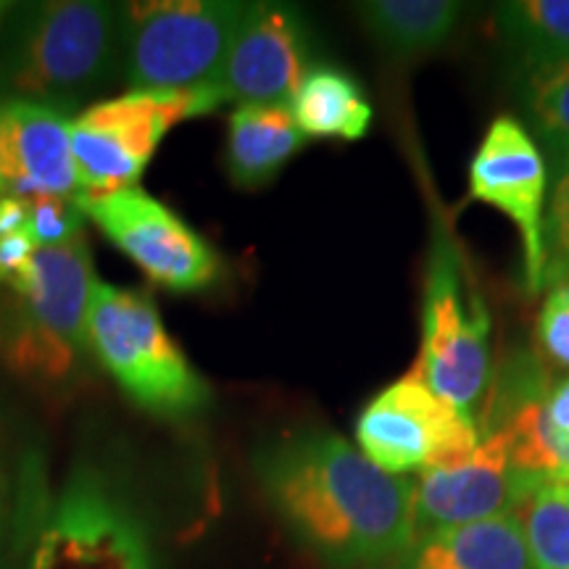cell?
I'll return each mask as SVG.
<instances>
[{"instance_id": "obj_2", "label": "cell", "mask_w": 569, "mask_h": 569, "mask_svg": "<svg viewBox=\"0 0 569 569\" xmlns=\"http://www.w3.org/2000/svg\"><path fill=\"white\" fill-rule=\"evenodd\" d=\"M122 74V6L11 3L0 21V103L71 113Z\"/></svg>"}, {"instance_id": "obj_27", "label": "cell", "mask_w": 569, "mask_h": 569, "mask_svg": "<svg viewBox=\"0 0 569 569\" xmlns=\"http://www.w3.org/2000/svg\"><path fill=\"white\" fill-rule=\"evenodd\" d=\"M9 9H11V3H0V21H3V17L9 13Z\"/></svg>"}, {"instance_id": "obj_17", "label": "cell", "mask_w": 569, "mask_h": 569, "mask_svg": "<svg viewBox=\"0 0 569 569\" xmlns=\"http://www.w3.org/2000/svg\"><path fill=\"white\" fill-rule=\"evenodd\" d=\"M353 11L382 51L419 59L453 38L467 9L457 0H367Z\"/></svg>"}, {"instance_id": "obj_25", "label": "cell", "mask_w": 569, "mask_h": 569, "mask_svg": "<svg viewBox=\"0 0 569 569\" xmlns=\"http://www.w3.org/2000/svg\"><path fill=\"white\" fill-rule=\"evenodd\" d=\"M27 222H30V206H27V201L0 196V238L24 232Z\"/></svg>"}, {"instance_id": "obj_10", "label": "cell", "mask_w": 569, "mask_h": 569, "mask_svg": "<svg viewBox=\"0 0 569 569\" xmlns=\"http://www.w3.org/2000/svg\"><path fill=\"white\" fill-rule=\"evenodd\" d=\"M80 206L111 246L161 288L201 293L222 277L224 264L217 248L142 188H127Z\"/></svg>"}, {"instance_id": "obj_22", "label": "cell", "mask_w": 569, "mask_h": 569, "mask_svg": "<svg viewBox=\"0 0 569 569\" xmlns=\"http://www.w3.org/2000/svg\"><path fill=\"white\" fill-rule=\"evenodd\" d=\"M546 206V288L569 280V156L557 159Z\"/></svg>"}, {"instance_id": "obj_4", "label": "cell", "mask_w": 569, "mask_h": 569, "mask_svg": "<svg viewBox=\"0 0 569 569\" xmlns=\"http://www.w3.org/2000/svg\"><path fill=\"white\" fill-rule=\"evenodd\" d=\"M96 267L88 240L38 248L30 277L11 290L13 303L0 319V353L24 377L63 386L80 375L90 356L88 311Z\"/></svg>"}, {"instance_id": "obj_12", "label": "cell", "mask_w": 569, "mask_h": 569, "mask_svg": "<svg viewBox=\"0 0 569 569\" xmlns=\"http://www.w3.org/2000/svg\"><path fill=\"white\" fill-rule=\"evenodd\" d=\"M309 53V27L301 9L272 0L248 3L217 80L224 103L290 106L311 69Z\"/></svg>"}, {"instance_id": "obj_26", "label": "cell", "mask_w": 569, "mask_h": 569, "mask_svg": "<svg viewBox=\"0 0 569 569\" xmlns=\"http://www.w3.org/2000/svg\"><path fill=\"white\" fill-rule=\"evenodd\" d=\"M3 532H6V472H3V461H0V546H3Z\"/></svg>"}, {"instance_id": "obj_1", "label": "cell", "mask_w": 569, "mask_h": 569, "mask_svg": "<svg viewBox=\"0 0 569 569\" xmlns=\"http://www.w3.org/2000/svg\"><path fill=\"white\" fill-rule=\"evenodd\" d=\"M253 472L290 538L330 569L396 565L415 546L411 478L382 472L338 432L298 427L256 451Z\"/></svg>"}, {"instance_id": "obj_23", "label": "cell", "mask_w": 569, "mask_h": 569, "mask_svg": "<svg viewBox=\"0 0 569 569\" xmlns=\"http://www.w3.org/2000/svg\"><path fill=\"white\" fill-rule=\"evenodd\" d=\"M27 206H30L27 234L38 248L67 246L84 234V213L77 198L42 196L27 201Z\"/></svg>"}, {"instance_id": "obj_19", "label": "cell", "mask_w": 569, "mask_h": 569, "mask_svg": "<svg viewBox=\"0 0 569 569\" xmlns=\"http://www.w3.org/2000/svg\"><path fill=\"white\" fill-rule=\"evenodd\" d=\"M515 101L538 146L569 156V59H517Z\"/></svg>"}, {"instance_id": "obj_6", "label": "cell", "mask_w": 569, "mask_h": 569, "mask_svg": "<svg viewBox=\"0 0 569 569\" xmlns=\"http://www.w3.org/2000/svg\"><path fill=\"white\" fill-rule=\"evenodd\" d=\"M219 106L224 96L217 82L177 92H127L88 106L71 119L80 201L138 188L167 132Z\"/></svg>"}, {"instance_id": "obj_21", "label": "cell", "mask_w": 569, "mask_h": 569, "mask_svg": "<svg viewBox=\"0 0 569 569\" xmlns=\"http://www.w3.org/2000/svg\"><path fill=\"white\" fill-rule=\"evenodd\" d=\"M536 569H569V486H543L522 511Z\"/></svg>"}, {"instance_id": "obj_9", "label": "cell", "mask_w": 569, "mask_h": 569, "mask_svg": "<svg viewBox=\"0 0 569 569\" xmlns=\"http://www.w3.org/2000/svg\"><path fill=\"white\" fill-rule=\"evenodd\" d=\"M27 569H156L151 540L103 475L77 469L42 522Z\"/></svg>"}, {"instance_id": "obj_13", "label": "cell", "mask_w": 569, "mask_h": 569, "mask_svg": "<svg viewBox=\"0 0 569 569\" xmlns=\"http://www.w3.org/2000/svg\"><path fill=\"white\" fill-rule=\"evenodd\" d=\"M411 486L417 536L498 515H519L536 493L511 465L507 440L490 430H480L478 451L467 461L422 469L411 478Z\"/></svg>"}, {"instance_id": "obj_18", "label": "cell", "mask_w": 569, "mask_h": 569, "mask_svg": "<svg viewBox=\"0 0 569 569\" xmlns=\"http://www.w3.org/2000/svg\"><path fill=\"white\" fill-rule=\"evenodd\" d=\"M290 111L298 130L319 140H361L375 117L361 84L336 67L309 69Z\"/></svg>"}, {"instance_id": "obj_8", "label": "cell", "mask_w": 569, "mask_h": 569, "mask_svg": "<svg viewBox=\"0 0 569 569\" xmlns=\"http://www.w3.org/2000/svg\"><path fill=\"white\" fill-rule=\"evenodd\" d=\"M356 446L382 472L409 478L467 461L480 446V425L478 417L443 401L415 367L361 409Z\"/></svg>"}, {"instance_id": "obj_5", "label": "cell", "mask_w": 569, "mask_h": 569, "mask_svg": "<svg viewBox=\"0 0 569 569\" xmlns=\"http://www.w3.org/2000/svg\"><path fill=\"white\" fill-rule=\"evenodd\" d=\"M248 3L167 0L122 6V77L130 92H177L213 84Z\"/></svg>"}, {"instance_id": "obj_16", "label": "cell", "mask_w": 569, "mask_h": 569, "mask_svg": "<svg viewBox=\"0 0 569 569\" xmlns=\"http://www.w3.org/2000/svg\"><path fill=\"white\" fill-rule=\"evenodd\" d=\"M306 140L290 106H238L227 124V174L243 190L264 188Z\"/></svg>"}, {"instance_id": "obj_24", "label": "cell", "mask_w": 569, "mask_h": 569, "mask_svg": "<svg viewBox=\"0 0 569 569\" xmlns=\"http://www.w3.org/2000/svg\"><path fill=\"white\" fill-rule=\"evenodd\" d=\"M538 346L553 367L569 369V280L549 288L540 306Z\"/></svg>"}, {"instance_id": "obj_7", "label": "cell", "mask_w": 569, "mask_h": 569, "mask_svg": "<svg viewBox=\"0 0 569 569\" xmlns=\"http://www.w3.org/2000/svg\"><path fill=\"white\" fill-rule=\"evenodd\" d=\"M415 367L443 401L475 417L490 382V315L482 296L465 282L461 256L443 227L427 259L422 351Z\"/></svg>"}, {"instance_id": "obj_11", "label": "cell", "mask_w": 569, "mask_h": 569, "mask_svg": "<svg viewBox=\"0 0 569 569\" xmlns=\"http://www.w3.org/2000/svg\"><path fill=\"white\" fill-rule=\"evenodd\" d=\"M549 188V163L528 127L509 113L496 117L469 161V198L493 206L515 222L522 238L525 288L530 296L546 288Z\"/></svg>"}, {"instance_id": "obj_14", "label": "cell", "mask_w": 569, "mask_h": 569, "mask_svg": "<svg viewBox=\"0 0 569 569\" xmlns=\"http://www.w3.org/2000/svg\"><path fill=\"white\" fill-rule=\"evenodd\" d=\"M0 196L80 198L71 119L40 103H0Z\"/></svg>"}, {"instance_id": "obj_20", "label": "cell", "mask_w": 569, "mask_h": 569, "mask_svg": "<svg viewBox=\"0 0 569 569\" xmlns=\"http://www.w3.org/2000/svg\"><path fill=\"white\" fill-rule=\"evenodd\" d=\"M493 17L517 59H569V0H509Z\"/></svg>"}, {"instance_id": "obj_15", "label": "cell", "mask_w": 569, "mask_h": 569, "mask_svg": "<svg viewBox=\"0 0 569 569\" xmlns=\"http://www.w3.org/2000/svg\"><path fill=\"white\" fill-rule=\"evenodd\" d=\"M396 569H536L519 515L419 532Z\"/></svg>"}, {"instance_id": "obj_3", "label": "cell", "mask_w": 569, "mask_h": 569, "mask_svg": "<svg viewBox=\"0 0 569 569\" xmlns=\"http://www.w3.org/2000/svg\"><path fill=\"white\" fill-rule=\"evenodd\" d=\"M88 343L98 365L148 415L188 422L211 403V386L163 327L159 306L142 290L92 284Z\"/></svg>"}]
</instances>
